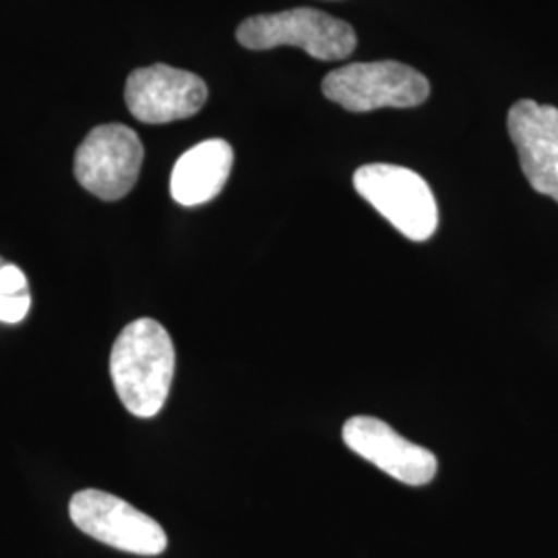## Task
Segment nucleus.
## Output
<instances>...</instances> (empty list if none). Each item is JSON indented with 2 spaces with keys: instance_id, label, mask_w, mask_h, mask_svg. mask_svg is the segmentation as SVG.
<instances>
[{
  "instance_id": "f257e3e1",
  "label": "nucleus",
  "mask_w": 558,
  "mask_h": 558,
  "mask_svg": "<svg viewBox=\"0 0 558 558\" xmlns=\"http://www.w3.org/2000/svg\"><path fill=\"white\" fill-rule=\"evenodd\" d=\"M177 352L170 333L158 320L129 323L112 345L110 377L122 405L137 418L160 414L170 396Z\"/></svg>"
},
{
  "instance_id": "f03ea898",
  "label": "nucleus",
  "mask_w": 558,
  "mask_h": 558,
  "mask_svg": "<svg viewBox=\"0 0 558 558\" xmlns=\"http://www.w3.org/2000/svg\"><path fill=\"white\" fill-rule=\"evenodd\" d=\"M236 40L248 50L296 46L319 60L348 59L356 48L352 25L317 9H290L242 21Z\"/></svg>"
},
{
  "instance_id": "7ed1b4c3",
  "label": "nucleus",
  "mask_w": 558,
  "mask_h": 558,
  "mask_svg": "<svg viewBox=\"0 0 558 558\" xmlns=\"http://www.w3.org/2000/svg\"><path fill=\"white\" fill-rule=\"evenodd\" d=\"M323 94L350 112H373L424 104L430 83L420 71L398 60L354 62L331 71L323 80Z\"/></svg>"
},
{
  "instance_id": "20e7f679",
  "label": "nucleus",
  "mask_w": 558,
  "mask_h": 558,
  "mask_svg": "<svg viewBox=\"0 0 558 558\" xmlns=\"http://www.w3.org/2000/svg\"><path fill=\"white\" fill-rule=\"evenodd\" d=\"M354 189L405 239L424 242L437 232V201L426 180L414 170L368 163L356 170Z\"/></svg>"
},
{
  "instance_id": "39448f33",
  "label": "nucleus",
  "mask_w": 558,
  "mask_h": 558,
  "mask_svg": "<svg viewBox=\"0 0 558 558\" xmlns=\"http://www.w3.org/2000/svg\"><path fill=\"white\" fill-rule=\"evenodd\" d=\"M69 515L85 536L129 555L158 557L168 548V536L156 519L104 490L75 493Z\"/></svg>"
},
{
  "instance_id": "423d86ee",
  "label": "nucleus",
  "mask_w": 558,
  "mask_h": 558,
  "mask_svg": "<svg viewBox=\"0 0 558 558\" xmlns=\"http://www.w3.org/2000/svg\"><path fill=\"white\" fill-rule=\"evenodd\" d=\"M143 143L124 124L94 129L75 154V179L85 191L104 201L126 197L140 179Z\"/></svg>"
},
{
  "instance_id": "0eeeda50",
  "label": "nucleus",
  "mask_w": 558,
  "mask_h": 558,
  "mask_svg": "<svg viewBox=\"0 0 558 558\" xmlns=\"http://www.w3.org/2000/svg\"><path fill=\"white\" fill-rule=\"evenodd\" d=\"M341 437L350 451L401 484L424 486L437 476L439 461L435 453L403 439L383 420L354 416L343 424Z\"/></svg>"
},
{
  "instance_id": "6e6552de",
  "label": "nucleus",
  "mask_w": 558,
  "mask_h": 558,
  "mask_svg": "<svg viewBox=\"0 0 558 558\" xmlns=\"http://www.w3.org/2000/svg\"><path fill=\"white\" fill-rule=\"evenodd\" d=\"M124 100L141 122L166 124L197 114L207 101V85L195 73L154 64L131 73Z\"/></svg>"
},
{
  "instance_id": "1a4fd4ad",
  "label": "nucleus",
  "mask_w": 558,
  "mask_h": 558,
  "mask_svg": "<svg viewBox=\"0 0 558 558\" xmlns=\"http://www.w3.org/2000/svg\"><path fill=\"white\" fill-rule=\"evenodd\" d=\"M507 129L530 186L558 203V108L519 100L509 110Z\"/></svg>"
},
{
  "instance_id": "9d476101",
  "label": "nucleus",
  "mask_w": 558,
  "mask_h": 558,
  "mask_svg": "<svg viewBox=\"0 0 558 558\" xmlns=\"http://www.w3.org/2000/svg\"><path fill=\"white\" fill-rule=\"evenodd\" d=\"M234 149L228 141L207 140L180 156L172 177V199L184 207H197L216 199L230 179Z\"/></svg>"
},
{
  "instance_id": "9b49d317",
  "label": "nucleus",
  "mask_w": 558,
  "mask_h": 558,
  "mask_svg": "<svg viewBox=\"0 0 558 558\" xmlns=\"http://www.w3.org/2000/svg\"><path fill=\"white\" fill-rule=\"evenodd\" d=\"M32 308L27 276L15 263L0 257V323L17 325Z\"/></svg>"
}]
</instances>
